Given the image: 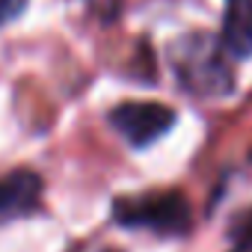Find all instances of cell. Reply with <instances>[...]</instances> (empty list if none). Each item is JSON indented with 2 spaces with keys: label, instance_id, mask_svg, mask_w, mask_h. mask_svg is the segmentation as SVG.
Wrapping results in <instances>:
<instances>
[{
  "label": "cell",
  "instance_id": "6da1fadb",
  "mask_svg": "<svg viewBox=\"0 0 252 252\" xmlns=\"http://www.w3.org/2000/svg\"><path fill=\"white\" fill-rule=\"evenodd\" d=\"M113 220L128 228H149L163 237H181L190 231V205L181 193L134 196L113 205Z\"/></svg>",
  "mask_w": 252,
  "mask_h": 252
},
{
  "label": "cell",
  "instance_id": "7a4b0ae2",
  "mask_svg": "<svg viewBox=\"0 0 252 252\" xmlns=\"http://www.w3.org/2000/svg\"><path fill=\"white\" fill-rule=\"evenodd\" d=\"M222 48V45H220ZM214 42L205 36L184 39L175 51V74L181 86L202 98H220L231 89V71Z\"/></svg>",
  "mask_w": 252,
  "mask_h": 252
},
{
  "label": "cell",
  "instance_id": "3957f363",
  "mask_svg": "<svg viewBox=\"0 0 252 252\" xmlns=\"http://www.w3.org/2000/svg\"><path fill=\"white\" fill-rule=\"evenodd\" d=\"M110 125L134 149H146L172 131L175 110L158 101H125L110 113Z\"/></svg>",
  "mask_w": 252,
  "mask_h": 252
},
{
  "label": "cell",
  "instance_id": "277c9868",
  "mask_svg": "<svg viewBox=\"0 0 252 252\" xmlns=\"http://www.w3.org/2000/svg\"><path fill=\"white\" fill-rule=\"evenodd\" d=\"M42 202V178L30 169H15L0 178V225L27 217Z\"/></svg>",
  "mask_w": 252,
  "mask_h": 252
},
{
  "label": "cell",
  "instance_id": "5b68a950",
  "mask_svg": "<svg viewBox=\"0 0 252 252\" xmlns=\"http://www.w3.org/2000/svg\"><path fill=\"white\" fill-rule=\"evenodd\" d=\"M220 45L234 60L252 57V0H225Z\"/></svg>",
  "mask_w": 252,
  "mask_h": 252
},
{
  "label": "cell",
  "instance_id": "8992f818",
  "mask_svg": "<svg viewBox=\"0 0 252 252\" xmlns=\"http://www.w3.org/2000/svg\"><path fill=\"white\" fill-rule=\"evenodd\" d=\"M24 6H27V0H0V24L18 18Z\"/></svg>",
  "mask_w": 252,
  "mask_h": 252
},
{
  "label": "cell",
  "instance_id": "52a82bcc",
  "mask_svg": "<svg viewBox=\"0 0 252 252\" xmlns=\"http://www.w3.org/2000/svg\"><path fill=\"white\" fill-rule=\"evenodd\" d=\"M231 252H252V217L243 222V228L237 231V240H234V249Z\"/></svg>",
  "mask_w": 252,
  "mask_h": 252
}]
</instances>
